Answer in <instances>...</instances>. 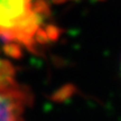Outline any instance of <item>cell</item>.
Here are the masks:
<instances>
[{
    "label": "cell",
    "mask_w": 121,
    "mask_h": 121,
    "mask_svg": "<svg viewBox=\"0 0 121 121\" xmlns=\"http://www.w3.org/2000/svg\"><path fill=\"white\" fill-rule=\"evenodd\" d=\"M58 34L46 0H0V40L36 52Z\"/></svg>",
    "instance_id": "cell-1"
},
{
    "label": "cell",
    "mask_w": 121,
    "mask_h": 121,
    "mask_svg": "<svg viewBox=\"0 0 121 121\" xmlns=\"http://www.w3.org/2000/svg\"><path fill=\"white\" fill-rule=\"evenodd\" d=\"M31 95L15 76L13 66L0 60V121H25L24 113Z\"/></svg>",
    "instance_id": "cell-2"
},
{
    "label": "cell",
    "mask_w": 121,
    "mask_h": 121,
    "mask_svg": "<svg viewBox=\"0 0 121 121\" xmlns=\"http://www.w3.org/2000/svg\"><path fill=\"white\" fill-rule=\"evenodd\" d=\"M53 1H55L57 4H60V2H64V1H67V0H53Z\"/></svg>",
    "instance_id": "cell-3"
}]
</instances>
